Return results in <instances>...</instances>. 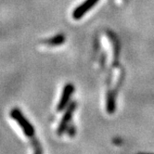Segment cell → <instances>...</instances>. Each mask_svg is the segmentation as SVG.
Wrapping results in <instances>:
<instances>
[{
	"instance_id": "cell-1",
	"label": "cell",
	"mask_w": 154,
	"mask_h": 154,
	"mask_svg": "<svg viewBox=\"0 0 154 154\" xmlns=\"http://www.w3.org/2000/svg\"><path fill=\"white\" fill-rule=\"evenodd\" d=\"M9 114H10V117H11L19 125V126L21 128L24 135L31 139V141L32 143V146L35 148V151L41 152L42 150H41L40 145L35 138V129L34 126H32V125L30 123V121L24 116V114L21 112V111L18 108L12 109L11 111H10Z\"/></svg>"
},
{
	"instance_id": "cell-2",
	"label": "cell",
	"mask_w": 154,
	"mask_h": 154,
	"mask_svg": "<svg viewBox=\"0 0 154 154\" xmlns=\"http://www.w3.org/2000/svg\"><path fill=\"white\" fill-rule=\"evenodd\" d=\"M76 108V103L75 102H71V104L69 105V107L67 108V109L65 111L60 122V125L58 126V129H57V134L59 136H61L64 132L66 131V129L68 128L69 126V123L71 122L72 120V114L74 112V109Z\"/></svg>"
},
{
	"instance_id": "cell-3",
	"label": "cell",
	"mask_w": 154,
	"mask_h": 154,
	"mask_svg": "<svg viewBox=\"0 0 154 154\" xmlns=\"http://www.w3.org/2000/svg\"><path fill=\"white\" fill-rule=\"evenodd\" d=\"M73 91H74V86H73V85L67 84V85L64 86V88L62 90L61 97L60 98L59 104L57 106L58 112H62L63 109H65L66 107L68 106V104L70 102V100H71V97H72V96L73 94Z\"/></svg>"
},
{
	"instance_id": "cell-4",
	"label": "cell",
	"mask_w": 154,
	"mask_h": 154,
	"mask_svg": "<svg viewBox=\"0 0 154 154\" xmlns=\"http://www.w3.org/2000/svg\"><path fill=\"white\" fill-rule=\"evenodd\" d=\"M98 0H85L79 7H77L72 12V17L75 20L81 19L89 9H91Z\"/></svg>"
},
{
	"instance_id": "cell-5",
	"label": "cell",
	"mask_w": 154,
	"mask_h": 154,
	"mask_svg": "<svg viewBox=\"0 0 154 154\" xmlns=\"http://www.w3.org/2000/svg\"><path fill=\"white\" fill-rule=\"evenodd\" d=\"M65 42V35H58L51 38H47L41 41L43 45L49 46V47H57Z\"/></svg>"
}]
</instances>
